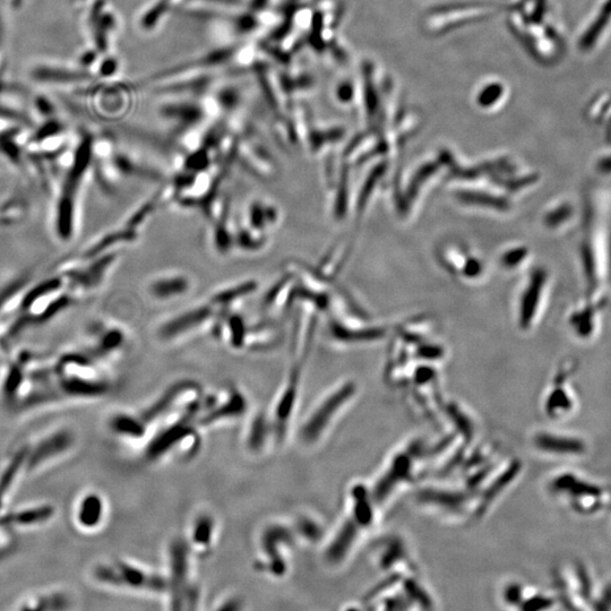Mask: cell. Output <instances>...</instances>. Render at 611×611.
I'll return each mask as SVG.
<instances>
[{
	"instance_id": "1",
	"label": "cell",
	"mask_w": 611,
	"mask_h": 611,
	"mask_svg": "<svg viewBox=\"0 0 611 611\" xmlns=\"http://www.w3.org/2000/svg\"><path fill=\"white\" fill-rule=\"evenodd\" d=\"M550 495L562 501L575 514L596 516L611 507V489L579 475L563 472L549 480Z\"/></svg>"
},
{
	"instance_id": "2",
	"label": "cell",
	"mask_w": 611,
	"mask_h": 611,
	"mask_svg": "<svg viewBox=\"0 0 611 611\" xmlns=\"http://www.w3.org/2000/svg\"><path fill=\"white\" fill-rule=\"evenodd\" d=\"M355 394L356 385L347 383L329 395L307 420L303 432H301L304 441L307 443L316 442L323 435L325 429L329 427L333 417L346 406L352 397H355Z\"/></svg>"
},
{
	"instance_id": "3",
	"label": "cell",
	"mask_w": 611,
	"mask_h": 611,
	"mask_svg": "<svg viewBox=\"0 0 611 611\" xmlns=\"http://www.w3.org/2000/svg\"><path fill=\"white\" fill-rule=\"evenodd\" d=\"M96 579L111 585H126L136 589L165 590L167 584L159 576H153L126 563L99 565L94 570Z\"/></svg>"
},
{
	"instance_id": "4",
	"label": "cell",
	"mask_w": 611,
	"mask_h": 611,
	"mask_svg": "<svg viewBox=\"0 0 611 611\" xmlns=\"http://www.w3.org/2000/svg\"><path fill=\"white\" fill-rule=\"evenodd\" d=\"M532 444L540 453L558 459H581L589 452V444L584 438L564 433H537Z\"/></svg>"
},
{
	"instance_id": "5",
	"label": "cell",
	"mask_w": 611,
	"mask_h": 611,
	"mask_svg": "<svg viewBox=\"0 0 611 611\" xmlns=\"http://www.w3.org/2000/svg\"><path fill=\"white\" fill-rule=\"evenodd\" d=\"M214 305L206 304L200 307L189 309V311L180 314L160 327L162 338L171 339L178 337L180 334L187 333L196 327L202 326L206 321L212 320L214 315Z\"/></svg>"
},
{
	"instance_id": "6",
	"label": "cell",
	"mask_w": 611,
	"mask_h": 611,
	"mask_svg": "<svg viewBox=\"0 0 611 611\" xmlns=\"http://www.w3.org/2000/svg\"><path fill=\"white\" fill-rule=\"evenodd\" d=\"M188 574L187 547L183 541H177L171 547V575L172 585H174V602L182 608L183 601L188 598L194 601L191 593L186 590Z\"/></svg>"
},
{
	"instance_id": "7",
	"label": "cell",
	"mask_w": 611,
	"mask_h": 611,
	"mask_svg": "<svg viewBox=\"0 0 611 611\" xmlns=\"http://www.w3.org/2000/svg\"><path fill=\"white\" fill-rule=\"evenodd\" d=\"M191 279L182 273L162 274L149 283V294L158 300L182 297L191 290Z\"/></svg>"
},
{
	"instance_id": "8",
	"label": "cell",
	"mask_w": 611,
	"mask_h": 611,
	"mask_svg": "<svg viewBox=\"0 0 611 611\" xmlns=\"http://www.w3.org/2000/svg\"><path fill=\"white\" fill-rule=\"evenodd\" d=\"M555 389L548 393L545 401V413L550 419L562 420L570 418L578 410V398L565 384H556Z\"/></svg>"
},
{
	"instance_id": "9",
	"label": "cell",
	"mask_w": 611,
	"mask_h": 611,
	"mask_svg": "<svg viewBox=\"0 0 611 611\" xmlns=\"http://www.w3.org/2000/svg\"><path fill=\"white\" fill-rule=\"evenodd\" d=\"M359 527L354 518H350L343 523L337 536L334 537L329 548H327V561L337 564L347 557L358 538Z\"/></svg>"
},
{
	"instance_id": "10",
	"label": "cell",
	"mask_w": 611,
	"mask_h": 611,
	"mask_svg": "<svg viewBox=\"0 0 611 611\" xmlns=\"http://www.w3.org/2000/svg\"><path fill=\"white\" fill-rule=\"evenodd\" d=\"M103 511L105 509L99 495L92 493L81 497L75 510L77 526L84 530L97 528L102 521Z\"/></svg>"
},
{
	"instance_id": "11",
	"label": "cell",
	"mask_w": 611,
	"mask_h": 611,
	"mask_svg": "<svg viewBox=\"0 0 611 611\" xmlns=\"http://www.w3.org/2000/svg\"><path fill=\"white\" fill-rule=\"evenodd\" d=\"M411 469L412 463L409 455L400 454L395 456L391 468L387 470L380 484H378L375 495L385 498L397 486L395 484H400L402 480L409 478Z\"/></svg>"
},
{
	"instance_id": "12",
	"label": "cell",
	"mask_w": 611,
	"mask_h": 611,
	"mask_svg": "<svg viewBox=\"0 0 611 611\" xmlns=\"http://www.w3.org/2000/svg\"><path fill=\"white\" fill-rule=\"evenodd\" d=\"M421 499L424 502L441 507V509H449L452 511L461 509L462 504L467 501L466 496L461 493L449 492V490H424L421 493Z\"/></svg>"
},
{
	"instance_id": "13",
	"label": "cell",
	"mask_w": 611,
	"mask_h": 611,
	"mask_svg": "<svg viewBox=\"0 0 611 611\" xmlns=\"http://www.w3.org/2000/svg\"><path fill=\"white\" fill-rule=\"evenodd\" d=\"M299 373L294 370L291 374L290 382L288 387L283 393L279 407L277 409V424L280 430V434L285 432V425L291 415L292 408H294L297 387H298Z\"/></svg>"
},
{
	"instance_id": "14",
	"label": "cell",
	"mask_w": 611,
	"mask_h": 611,
	"mask_svg": "<svg viewBox=\"0 0 611 611\" xmlns=\"http://www.w3.org/2000/svg\"><path fill=\"white\" fill-rule=\"evenodd\" d=\"M256 289L257 283L255 281L239 283L237 286L222 289L217 294H214L210 303L215 307L227 306L248 294H252Z\"/></svg>"
},
{
	"instance_id": "15",
	"label": "cell",
	"mask_w": 611,
	"mask_h": 611,
	"mask_svg": "<svg viewBox=\"0 0 611 611\" xmlns=\"http://www.w3.org/2000/svg\"><path fill=\"white\" fill-rule=\"evenodd\" d=\"M194 385L192 383H182L177 384L165 394V397H162L153 407H151L148 411H146L143 416V420H146L145 423H150L152 419L158 418L163 411H166L171 404L178 399L179 395L186 392L189 389H192Z\"/></svg>"
},
{
	"instance_id": "16",
	"label": "cell",
	"mask_w": 611,
	"mask_h": 611,
	"mask_svg": "<svg viewBox=\"0 0 611 611\" xmlns=\"http://www.w3.org/2000/svg\"><path fill=\"white\" fill-rule=\"evenodd\" d=\"M611 19V0L605 4L604 7L601 8V11L595 21H593L591 27L585 32L584 36L581 40V47L583 49H588L595 45L596 40L599 38L600 34L606 28V25Z\"/></svg>"
},
{
	"instance_id": "17",
	"label": "cell",
	"mask_w": 611,
	"mask_h": 611,
	"mask_svg": "<svg viewBox=\"0 0 611 611\" xmlns=\"http://www.w3.org/2000/svg\"><path fill=\"white\" fill-rule=\"evenodd\" d=\"M245 408L246 403L242 395L234 393L225 406L210 412V415L204 417L202 419V424L209 425L219 418L238 416L240 413H243Z\"/></svg>"
},
{
	"instance_id": "18",
	"label": "cell",
	"mask_w": 611,
	"mask_h": 611,
	"mask_svg": "<svg viewBox=\"0 0 611 611\" xmlns=\"http://www.w3.org/2000/svg\"><path fill=\"white\" fill-rule=\"evenodd\" d=\"M144 421L136 420L131 416L117 415L111 420L114 432L124 436L140 437L144 433Z\"/></svg>"
},
{
	"instance_id": "19",
	"label": "cell",
	"mask_w": 611,
	"mask_h": 611,
	"mask_svg": "<svg viewBox=\"0 0 611 611\" xmlns=\"http://www.w3.org/2000/svg\"><path fill=\"white\" fill-rule=\"evenodd\" d=\"M225 325H220V330H226L229 333V341L232 347L242 348L245 346L247 331L243 318L234 315L227 318Z\"/></svg>"
},
{
	"instance_id": "20",
	"label": "cell",
	"mask_w": 611,
	"mask_h": 611,
	"mask_svg": "<svg viewBox=\"0 0 611 611\" xmlns=\"http://www.w3.org/2000/svg\"><path fill=\"white\" fill-rule=\"evenodd\" d=\"M266 434H268V423H266L264 416L258 417L253 424L251 436H249V444L253 449H260L265 441Z\"/></svg>"
},
{
	"instance_id": "21",
	"label": "cell",
	"mask_w": 611,
	"mask_h": 611,
	"mask_svg": "<svg viewBox=\"0 0 611 611\" xmlns=\"http://www.w3.org/2000/svg\"><path fill=\"white\" fill-rule=\"evenodd\" d=\"M213 530L212 520L209 518H202L197 522L194 531V541L197 545H208L211 541Z\"/></svg>"
},
{
	"instance_id": "22",
	"label": "cell",
	"mask_w": 611,
	"mask_h": 611,
	"mask_svg": "<svg viewBox=\"0 0 611 611\" xmlns=\"http://www.w3.org/2000/svg\"><path fill=\"white\" fill-rule=\"evenodd\" d=\"M300 532L308 540L317 541L322 536V529L312 520H303L300 522Z\"/></svg>"
}]
</instances>
